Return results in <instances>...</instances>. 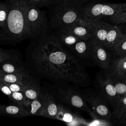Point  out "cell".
Instances as JSON below:
<instances>
[{
  "label": "cell",
  "instance_id": "obj_1",
  "mask_svg": "<svg viewBox=\"0 0 126 126\" xmlns=\"http://www.w3.org/2000/svg\"><path fill=\"white\" fill-rule=\"evenodd\" d=\"M25 53L27 66L40 79L84 88L91 84L78 59L56 40L51 31L44 37L30 40Z\"/></svg>",
  "mask_w": 126,
  "mask_h": 126
},
{
  "label": "cell",
  "instance_id": "obj_2",
  "mask_svg": "<svg viewBox=\"0 0 126 126\" xmlns=\"http://www.w3.org/2000/svg\"><path fill=\"white\" fill-rule=\"evenodd\" d=\"M9 13L5 26L0 29V44L15 45L29 39L26 0H6Z\"/></svg>",
  "mask_w": 126,
  "mask_h": 126
},
{
  "label": "cell",
  "instance_id": "obj_3",
  "mask_svg": "<svg viewBox=\"0 0 126 126\" xmlns=\"http://www.w3.org/2000/svg\"><path fill=\"white\" fill-rule=\"evenodd\" d=\"M81 5L78 0H56L49 7V24L51 31L74 24L81 18Z\"/></svg>",
  "mask_w": 126,
  "mask_h": 126
},
{
  "label": "cell",
  "instance_id": "obj_4",
  "mask_svg": "<svg viewBox=\"0 0 126 126\" xmlns=\"http://www.w3.org/2000/svg\"><path fill=\"white\" fill-rule=\"evenodd\" d=\"M48 89L58 103L85 111L92 118L96 119L80 93L78 86L66 82L55 83L51 85Z\"/></svg>",
  "mask_w": 126,
  "mask_h": 126
},
{
  "label": "cell",
  "instance_id": "obj_5",
  "mask_svg": "<svg viewBox=\"0 0 126 126\" xmlns=\"http://www.w3.org/2000/svg\"><path fill=\"white\" fill-rule=\"evenodd\" d=\"M29 39L33 40L46 36L51 31L49 21L44 11L26 0Z\"/></svg>",
  "mask_w": 126,
  "mask_h": 126
},
{
  "label": "cell",
  "instance_id": "obj_6",
  "mask_svg": "<svg viewBox=\"0 0 126 126\" xmlns=\"http://www.w3.org/2000/svg\"><path fill=\"white\" fill-rule=\"evenodd\" d=\"M79 91L96 119L108 123L113 122L112 111L106 100L97 91L90 87L83 89L79 88Z\"/></svg>",
  "mask_w": 126,
  "mask_h": 126
},
{
  "label": "cell",
  "instance_id": "obj_7",
  "mask_svg": "<svg viewBox=\"0 0 126 126\" xmlns=\"http://www.w3.org/2000/svg\"><path fill=\"white\" fill-rule=\"evenodd\" d=\"M126 11V3H96L82 7L81 18L87 20H101Z\"/></svg>",
  "mask_w": 126,
  "mask_h": 126
},
{
  "label": "cell",
  "instance_id": "obj_8",
  "mask_svg": "<svg viewBox=\"0 0 126 126\" xmlns=\"http://www.w3.org/2000/svg\"><path fill=\"white\" fill-rule=\"evenodd\" d=\"M103 70V71H101L96 75L97 91L113 110L116 107L120 98L117 93L111 76L107 71Z\"/></svg>",
  "mask_w": 126,
  "mask_h": 126
},
{
  "label": "cell",
  "instance_id": "obj_9",
  "mask_svg": "<svg viewBox=\"0 0 126 126\" xmlns=\"http://www.w3.org/2000/svg\"><path fill=\"white\" fill-rule=\"evenodd\" d=\"M103 45L91 39V59L94 63L101 69L108 70L112 64L111 56Z\"/></svg>",
  "mask_w": 126,
  "mask_h": 126
},
{
  "label": "cell",
  "instance_id": "obj_10",
  "mask_svg": "<svg viewBox=\"0 0 126 126\" xmlns=\"http://www.w3.org/2000/svg\"><path fill=\"white\" fill-rule=\"evenodd\" d=\"M80 20L91 29L93 38L105 47L107 32L112 25L101 20H87L81 18Z\"/></svg>",
  "mask_w": 126,
  "mask_h": 126
},
{
  "label": "cell",
  "instance_id": "obj_11",
  "mask_svg": "<svg viewBox=\"0 0 126 126\" xmlns=\"http://www.w3.org/2000/svg\"><path fill=\"white\" fill-rule=\"evenodd\" d=\"M0 69L5 73H21L31 72L22 57L7 59L0 63Z\"/></svg>",
  "mask_w": 126,
  "mask_h": 126
},
{
  "label": "cell",
  "instance_id": "obj_12",
  "mask_svg": "<svg viewBox=\"0 0 126 126\" xmlns=\"http://www.w3.org/2000/svg\"><path fill=\"white\" fill-rule=\"evenodd\" d=\"M40 94L42 97L44 104L42 117L56 119L58 112V103L52 93L48 89L42 88Z\"/></svg>",
  "mask_w": 126,
  "mask_h": 126
},
{
  "label": "cell",
  "instance_id": "obj_13",
  "mask_svg": "<svg viewBox=\"0 0 126 126\" xmlns=\"http://www.w3.org/2000/svg\"><path fill=\"white\" fill-rule=\"evenodd\" d=\"M56 119L65 122L68 125H83L86 122L69 106L60 103H58V112Z\"/></svg>",
  "mask_w": 126,
  "mask_h": 126
},
{
  "label": "cell",
  "instance_id": "obj_14",
  "mask_svg": "<svg viewBox=\"0 0 126 126\" xmlns=\"http://www.w3.org/2000/svg\"><path fill=\"white\" fill-rule=\"evenodd\" d=\"M40 79L32 72H30L21 73H4L1 81L6 83H18L25 86L33 82L40 81Z\"/></svg>",
  "mask_w": 126,
  "mask_h": 126
},
{
  "label": "cell",
  "instance_id": "obj_15",
  "mask_svg": "<svg viewBox=\"0 0 126 126\" xmlns=\"http://www.w3.org/2000/svg\"><path fill=\"white\" fill-rule=\"evenodd\" d=\"M107 71L112 77L126 82V55L119 57L113 61Z\"/></svg>",
  "mask_w": 126,
  "mask_h": 126
},
{
  "label": "cell",
  "instance_id": "obj_16",
  "mask_svg": "<svg viewBox=\"0 0 126 126\" xmlns=\"http://www.w3.org/2000/svg\"><path fill=\"white\" fill-rule=\"evenodd\" d=\"M60 29L70 33L82 40H90L93 38L91 29L80 19L78 22Z\"/></svg>",
  "mask_w": 126,
  "mask_h": 126
},
{
  "label": "cell",
  "instance_id": "obj_17",
  "mask_svg": "<svg viewBox=\"0 0 126 126\" xmlns=\"http://www.w3.org/2000/svg\"><path fill=\"white\" fill-rule=\"evenodd\" d=\"M0 116L21 118L30 116V114L24 107L14 103L9 105L0 104Z\"/></svg>",
  "mask_w": 126,
  "mask_h": 126
},
{
  "label": "cell",
  "instance_id": "obj_18",
  "mask_svg": "<svg viewBox=\"0 0 126 126\" xmlns=\"http://www.w3.org/2000/svg\"><path fill=\"white\" fill-rule=\"evenodd\" d=\"M91 39L79 40L66 49L77 59H91Z\"/></svg>",
  "mask_w": 126,
  "mask_h": 126
},
{
  "label": "cell",
  "instance_id": "obj_19",
  "mask_svg": "<svg viewBox=\"0 0 126 126\" xmlns=\"http://www.w3.org/2000/svg\"><path fill=\"white\" fill-rule=\"evenodd\" d=\"M51 33L56 40L66 48L73 45L79 40H82L75 35L61 29L51 31Z\"/></svg>",
  "mask_w": 126,
  "mask_h": 126
},
{
  "label": "cell",
  "instance_id": "obj_20",
  "mask_svg": "<svg viewBox=\"0 0 126 126\" xmlns=\"http://www.w3.org/2000/svg\"><path fill=\"white\" fill-rule=\"evenodd\" d=\"M125 34L120 27L112 25L107 32L105 47L107 49L112 51Z\"/></svg>",
  "mask_w": 126,
  "mask_h": 126
},
{
  "label": "cell",
  "instance_id": "obj_21",
  "mask_svg": "<svg viewBox=\"0 0 126 126\" xmlns=\"http://www.w3.org/2000/svg\"><path fill=\"white\" fill-rule=\"evenodd\" d=\"M113 122L125 124L126 122V96L122 97L112 110Z\"/></svg>",
  "mask_w": 126,
  "mask_h": 126
},
{
  "label": "cell",
  "instance_id": "obj_22",
  "mask_svg": "<svg viewBox=\"0 0 126 126\" xmlns=\"http://www.w3.org/2000/svg\"><path fill=\"white\" fill-rule=\"evenodd\" d=\"M43 108V101L40 93L39 95L37 98L30 101V103L27 110L29 111L30 116H42Z\"/></svg>",
  "mask_w": 126,
  "mask_h": 126
},
{
  "label": "cell",
  "instance_id": "obj_23",
  "mask_svg": "<svg viewBox=\"0 0 126 126\" xmlns=\"http://www.w3.org/2000/svg\"><path fill=\"white\" fill-rule=\"evenodd\" d=\"M41 89L40 81H38L25 86L23 92L29 100L31 101L39 96Z\"/></svg>",
  "mask_w": 126,
  "mask_h": 126
},
{
  "label": "cell",
  "instance_id": "obj_24",
  "mask_svg": "<svg viewBox=\"0 0 126 126\" xmlns=\"http://www.w3.org/2000/svg\"><path fill=\"white\" fill-rule=\"evenodd\" d=\"M8 98L14 103L24 107L26 109L29 106L30 100L27 98L23 92H12L11 95Z\"/></svg>",
  "mask_w": 126,
  "mask_h": 126
},
{
  "label": "cell",
  "instance_id": "obj_25",
  "mask_svg": "<svg viewBox=\"0 0 126 126\" xmlns=\"http://www.w3.org/2000/svg\"><path fill=\"white\" fill-rule=\"evenodd\" d=\"M9 13V6L6 1H0V29L3 28L6 24Z\"/></svg>",
  "mask_w": 126,
  "mask_h": 126
},
{
  "label": "cell",
  "instance_id": "obj_26",
  "mask_svg": "<svg viewBox=\"0 0 126 126\" xmlns=\"http://www.w3.org/2000/svg\"><path fill=\"white\" fill-rule=\"evenodd\" d=\"M22 56L19 51L15 49H4L0 47V63L11 58Z\"/></svg>",
  "mask_w": 126,
  "mask_h": 126
},
{
  "label": "cell",
  "instance_id": "obj_27",
  "mask_svg": "<svg viewBox=\"0 0 126 126\" xmlns=\"http://www.w3.org/2000/svg\"><path fill=\"white\" fill-rule=\"evenodd\" d=\"M112 51L118 57L126 55V33L116 45Z\"/></svg>",
  "mask_w": 126,
  "mask_h": 126
},
{
  "label": "cell",
  "instance_id": "obj_28",
  "mask_svg": "<svg viewBox=\"0 0 126 126\" xmlns=\"http://www.w3.org/2000/svg\"><path fill=\"white\" fill-rule=\"evenodd\" d=\"M111 78L117 93L121 98L124 96L126 91V82L119 81L112 77Z\"/></svg>",
  "mask_w": 126,
  "mask_h": 126
},
{
  "label": "cell",
  "instance_id": "obj_29",
  "mask_svg": "<svg viewBox=\"0 0 126 126\" xmlns=\"http://www.w3.org/2000/svg\"><path fill=\"white\" fill-rule=\"evenodd\" d=\"M56 0H29L31 3L38 7H50Z\"/></svg>",
  "mask_w": 126,
  "mask_h": 126
},
{
  "label": "cell",
  "instance_id": "obj_30",
  "mask_svg": "<svg viewBox=\"0 0 126 126\" xmlns=\"http://www.w3.org/2000/svg\"><path fill=\"white\" fill-rule=\"evenodd\" d=\"M116 24H126V11L110 18Z\"/></svg>",
  "mask_w": 126,
  "mask_h": 126
},
{
  "label": "cell",
  "instance_id": "obj_31",
  "mask_svg": "<svg viewBox=\"0 0 126 126\" xmlns=\"http://www.w3.org/2000/svg\"><path fill=\"white\" fill-rule=\"evenodd\" d=\"M0 91L7 95L8 97L12 93V92L10 89L8 83L1 81H0Z\"/></svg>",
  "mask_w": 126,
  "mask_h": 126
},
{
  "label": "cell",
  "instance_id": "obj_32",
  "mask_svg": "<svg viewBox=\"0 0 126 126\" xmlns=\"http://www.w3.org/2000/svg\"><path fill=\"white\" fill-rule=\"evenodd\" d=\"M8 85L12 91V92H23L25 86L20 85L18 83H7Z\"/></svg>",
  "mask_w": 126,
  "mask_h": 126
},
{
  "label": "cell",
  "instance_id": "obj_33",
  "mask_svg": "<svg viewBox=\"0 0 126 126\" xmlns=\"http://www.w3.org/2000/svg\"><path fill=\"white\" fill-rule=\"evenodd\" d=\"M4 72L3 71H2L0 69V81H1V78L2 77V75L3 74Z\"/></svg>",
  "mask_w": 126,
  "mask_h": 126
},
{
  "label": "cell",
  "instance_id": "obj_34",
  "mask_svg": "<svg viewBox=\"0 0 126 126\" xmlns=\"http://www.w3.org/2000/svg\"><path fill=\"white\" fill-rule=\"evenodd\" d=\"M80 2V1H86V0H78Z\"/></svg>",
  "mask_w": 126,
  "mask_h": 126
},
{
  "label": "cell",
  "instance_id": "obj_35",
  "mask_svg": "<svg viewBox=\"0 0 126 126\" xmlns=\"http://www.w3.org/2000/svg\"><path fill=\"white\" fill-rule=\"evenodd\" d=\"M125 124H126V123H125Z\"/></svg>",
  "mask_w": 126,
  "mask_h": 126
},
{
  "label": "cell",
  "instance_id": "obj_36",
  "mask_svg": "<svg viewBox=\"0 0 126 126\" xmlns=\"http://www.w3.org/2000/svg\"></svg>",
  "mask_w": 126,
  "mask_h": 126
}]
</instances>
